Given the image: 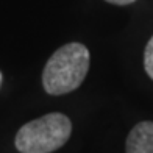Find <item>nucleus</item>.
Returning a JSON list of instances; mask_svg holds the SVG:
<instances>
[{"label":"nucleus","mask_w":153,"mask_h":153,"mask_svg":"<svg viewBox=\"0 0 153 153\" xmlns=\"http://www.w3.org/2000/svg\"><path fill=\"white\" fill-rule=\"evenodd\" d=\"M127 153H153V122L144 120L134 125L128 133Z\"/></svg>","instance_id":"3"},{"label":"nucleus","mask_w":153,"mask_h":153,"mask_svg":"<svg viewBox=\"0 0 153 153\" xmlns=\"http://www.w3.org/2000/svg\"><path fill=\"white\" fill-rule=\"evenodd\" d=\"M72 134V122L66 114L50 113L19 128L14 145L20 153H52L61 149Z\"/></svg>","instance_id":"2"},{"label":"nucleus","mask_w":153,"mask_h":153,"mask_svg":"<svg viewBox=\"0 0 153 153\" xmlns=\"http://www.w3.org/2000/svg\"><path fill=\"white\" fill-rule=\"evenodd\" d=\"M144 67H145V72L149 74V76L153 80V36L150 38L144 50Z\"/></svg>","instance_id":"4"},{"label":"nucleus","mask_w":153,"mask_h":153,"mask_svg":"<svg viewBox=\"0 0 153 153\" xmlns=\"http://www.w3.org/2000/svg\"><path fill=\"white\" fill-rule=\"evenodd\" d=\"M91 55L86 45L80 42H69L59 47L42 71V86L50 95H64L75 91L85 81Z\"/></svg>","instance_id":"1"},{"label":"nucleus","mask_w":153,"mask_h":153,"mask_svg":"<svg viewBox=\"0 0 153 153\" xmlns=\"http://www.w3.org/2000/svg\"><path fill=\"white\" fill-rule=\"evenodd\" d=\"M108 3H113V5H119V6H125V5H130L136 2V0H106Z\"/></svg>","instance_id":"5"}]
</instances>
